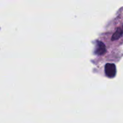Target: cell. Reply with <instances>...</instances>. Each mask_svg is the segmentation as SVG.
Returning a JSON list of instances; mask_svg holds the SVG:
<instances>
[{
    "instance_id": "cell-1",
    "label": "cell",
    "mask_w": 123,
    "mask_h": 123,
    "mask_svg": "<svg viewBox=\"0 0 123 123\" xmlns=\"http://www.w3.org/2000/svg\"><path fill=\"white\" fill-rule=\"evenodd\" d=\"M105 72L108 78H113L117 74L116 66L114 64L108 63L105 65Z\"/></svg>"
},
{
    "instance_id": "cell-2",
    "label": "cell",
    "mask_w": 123,
    "mask_h": 123,
    "mask_svg": "<svg viewBox=\"0 0 123 123\" xmlns=\"http://www.w3.org/2000/svg\"><path fill=\"white\" fill-rule=\"evenodd\" d=\"M106 52V46L104 43L101 41H97L96 44L94 53L97 55H103Z\"/></svg>"
},
{
    "instance_id": "cell-3",
    "label": "cell",
    "mask_w": 123,
    "mask_h": 123,
    "mask_svg": "<svg viewBox=\"0 0 123 123\" xmlns=\"http://www.w3.org/2000/svg\"><path fill=\"white\" fill-rule=\"evenodd\" d=\"M123 35V25L122 28H118L117 31L114 32V34L112 36V40L115 41L118 40L120 37H122Z\"/></svg>"
}]
</instances>
